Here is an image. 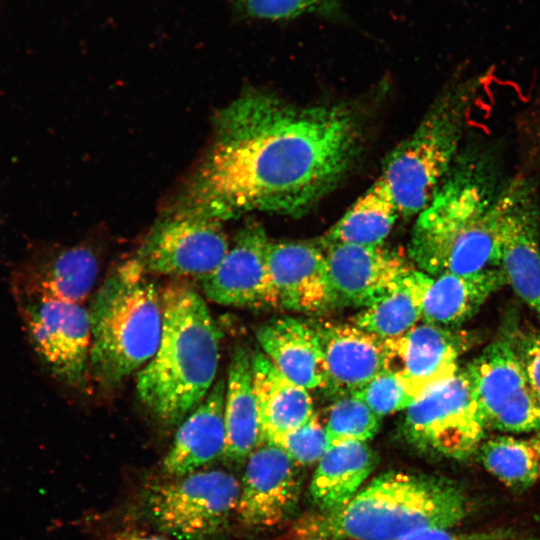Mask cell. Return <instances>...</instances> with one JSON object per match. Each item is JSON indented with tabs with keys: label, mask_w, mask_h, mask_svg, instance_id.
<instances>
[{
	"label": "cell",
	"mask_w": 540,
	"mask_h": 540,
	"mask_svg": "<svg viewBox=\"0 0 540 540\" xmlns=\"http://www.w3.org/2000/svg\"><path fill=\"white\" fill-rule=\"evenodd\" d=\"M358 143L344 107L246 92L215 116L212 141L170 209L220 221L254 210L300 215L339 182Z\"/></svg>",
	"instance_id": "6da1fadb"
},
{
	"label": "cell",
	"mask_w": 540,
	"mask_h": 540,
	"mask_svg": "<svg viewBox=\"0 0 540 540\" xmlns=\"http://www.w3.org/2000/svg\"><path fill=\"white\" fill-rule=\"evenodd\" d=\"M221 331L203 297L175 284L162 293V332L156 353L138 374L136 390L161 423H181L214 385Z\"/></svg>",
	"instance_id": "7a4b0ae2"
},
{
	"label": "cell",
	"mask_w": 540,
	"mask_h": 540,
	"mask_svg": "<svg viewBox=\"0 0 540 540\" xmlns=\"http://www.w3.org/2000/svg\"><path fill=\"white\" fill-rule=\"evenodd\" d=\"M500 189H495L479 161L449 172L414 224L408 247L414 266L433 276L500 268L496 220Z\"/></svg>",
	"instance_id": "3957f363"
},
{
	"label": "cell",
	"mask_w": 540,
	"mask_h": 540,
	"mask_svg": "<svg viewBox=\"0 0 540 540\" xmlns=\"http://www.w3.org/2000/svg\"><path fill=\"white\" fill-rule=\"evenodd\" d=\"M470 502L452 481L390 471L373 479L340 511L310 523V535L326 539L394 540L426 529H452Z\"/></svg>",
	"instance_id": "277c9868"
},
{
	"label": "cell",
	"mask_w": 540,
	"mask_h": 540,
	"mask_svg": "<svg viewBox=\"0 0 540 540\" xmlns=\"http://www.w3.org/2000/svg\"><path fill=\"white\" fill-rule=\"evenodd\" d=\"M136 258L118 266L95 294L89 312L90 373L106 388L121 384L157 351L162 294Z\"/></svg>",
	"instance_id": "5b68a950"
},
{
	"label": "cell",
	"mask_w": 540,
	"mask_h": 540,
	"mask_svg": "<svg viewBox=\"0 0 540 540\" xmlns=\"http://www.w3.org/2000/svg\"><path fill=\"white\" fill-rule=\"evenodd\" d=\"M481 84L482 77L475 76L453 85L388 156L380 178L389 188L399 214L418 215L451 171L471 103Z\"/></svg>",
	"instance_id": "8992f818"
},
{
	"label": "cell",
	"mask_w": 540,
	"mask_h": 540,
	"mask_svg": "<svg viewBox=\"0 0 540 540\" xmlns=\"http://www.w3.org/2000/svg\"><path fill=\"white\" fill-rule=\"evenodd\" d=\"M403 420L413 447L459 461L476 454L487 430L465 367L419 395Z\"/></svg>",
	"instance_id": "52a82bcc"
},
{
	"label": "cell",
	"mask_w": 540,
	"mask_h": 540,
	"mask_svg": "<svg viewBox=\"0 0 540 540\" xmlns=\"http://www.w3.org/2000/svg\"><path fill=\"white\" fill-rule=\"evenodd\" d=\"M241 483L224 470H199L157 484L147 508L156 526L178 540H207L235 513Z\"/></svg>",
	"instance_id": "ba28073f"
},
{
	"label": "cell",
	"mask_w": 540,
	"mask_h": 540,
	"mask_svg": "<svg viewBox=\"0 0 540 540\" xmlns=\"http://www.w3.org/2000/svg\"><path fill=\"white\" fill-rule=\"evenodd\" d=\"M464 367L487 429L514 434L540 430V400L521 362L515 334L498 337Z\"/></svg>",
	"instance_id": "9c48e42d"
},
{
	"label": "cell",
	"mask_w": 540,
	"mask_h": 540,
	"mask_svg": "<svg viewBox=\"0 0 540 540\" xmlns=\"http://www.w3.org/2000/svg\"><path fill=\"white\" fill-rule=\"evenodd\" d=\"M30 342L52 374L85 388L90 374L89 312L80 304L14 293Z\"/></svg>",
	"instance_id": "30bf717a"
},
{
	"label": "cell",
	"mask_w": 540,
	"mask_h": 540,
	"mask_svg": "<svg viewBox=\"0 0 540 540\" xmlns=\"http://www.w3.org/2000/svg\"><path fill=\"white\" fill-rule=\"evenodd\" d=\"M229 247L222 221L169 209L135 258L147 274L202 278L219 265Z\"/></svg>",
	"instance_id": "8fae6325"
},
{
	"label": "cell",
	"mask_w": 540,
	"mask_h": 540,
	"mask_svg": "<svg viewBox=\"0 0 540 540\" xmlns=\"http://www.w3.org/2000/svg\"><path fill=\"white\" fill-rule=\"evenodd\" d=\"M500 268L518 297L540 315V210L522 177L501 187L496 203Z\"/></svg>",
	"instance_id": "7c38bea8"
},
{
	"label": "cell",
	"mask_w": 540,
	"mask_h": 540,
	"mask_svg": "<svg viewBox=\"0 0 540 540\" xmlns=\"http://www.w3.org/2000/svg\"><path fill=\"white\" fill-rule=\"evenodd\" d=\"M478 341L473 332L419 322L405 334L386 339V369L395 373L416 399L453 375L459 358Z\"/></svg>",
	"instance_id": "4fadbf2b"
},
{
	"label": "cell",
	"mask_w": 540,
	"mask_h": 540,
	"mask_svg": "<svg viewBox=\"0 0 540 540\" xmlns=\"http://www.w3.org/2000/svg\"><path fill=\"white\" fill-rule=\"evenodd\" d=\"M298 464L276 444L260 443L247 458L236 515L252 528H269L288 519L300 496Z\"/></svg>",
	"instance_id": "5bb4252c"
},
{
	"label": "cell",
	"mask_w": 540,
	"mask_h": 540,
	"mask_svg": "<svg viewBox=\"0 0 540 540\" xmlns=\"http://www.w3.org/2000/svg\"><path fill=\"white\" fill-rule=\"evenodd\" d=\"M269 243L258 223L243 226L219 265L200 278L204 295L223 306L277 308L276 293L267 269Z\"/></svg>",
	"instance_id": "9a60e30c"
},
{
	"label": "cell",
	"mask_w": 540,
	"mask_h": 540,
	"mask_svg": "<svg viewBox=\"0 0 540 540\" xmlns=\"http://www.w3.org/2000/svg\"><path fill=\"white\" fill-rule=\"evenodd\" d=\"M322 246L337 306L366 307L416 268L402 252L383 245Z\"/></svg>",
	"instance_id": "2e32d148"
},
{
	"label": "cell",
	"mask_w": 540,
	"mask_h": 540,
	"mask_svg": "<svg viewBox=\"0 0 540 540\" xmlns=\"http://www.w3.org/2000/svg\"><path fill=\"white\" fill-rule=\"evenodd\" d=\"M267 269L278 307L315 314L337 306L321 243L270 241Z\"/></svg>",
	"instance_id": "e0dca14e"
},
{
	"label": "cell",
	"mask_w": 540,
	"mask_h": 540,
	"mask_svg": "<svg viewBox=\"0 0 540 540\" xmlns=\"http://www.w3.org/2000/svg\"><path fill=\"white\" fill-rule=\"evenodd\" d=\"M99 272L98 259L84 245L35 253L14 272L13 292L80 304Z\"/></svg>",
	"instance_id": "ac0fdd59"
},
{
	"label": "cell",
	"mask_w": 540,
	"mask_h": 540,
	"mask_svg": "<svg viewBox=\"0 0 540 540\" xmlns=\"http://www.w3.org/2000/svg\"><path fill=\"white\" fill-rule=\"evenodd\" d=\"M323 350L327 388L356 393L386 369L385 342L354 324L315 323Z\"/></svg>",
	"instance_id": "d6986e66"
},
{
	"label": "cell",
	"mask_w": 540,
	"mask_h": 540,
	"mask_svg": "<svg viewBox=\"0 0 540 540\" xmlns=\"http://www.w3.org/2000/svg\"><path fill=\"white\" fill-rule=\"evenodd\" d=\"M262 353L289 380L307 390L327 388L328 374L315 323L274 319L256 333Z\"/></svg>",
	"instance_id": "ffe728a7"
},
{
	"label": "cell",
	"mask_w": 540,
	"mask_h": 540,
	"mask_svg": "<svg viewBox=\"0 0 540 540\" xmlns=\"http://www.w3.org/2000/svg\"><path fill=\"white\" fill-rule=\"evenodd\" d=\"M226 383H214L204 400L181 422L163 460V470L174 477L197 471L223 456Z\"/></svg>",
	"instance_id": "44dd1931"
},
{
	"label": "cell",
	"mask_w": 540,
	"mask_h": 540,
	"mask_svg": "<svg viewBox=\"0 0 540 540\" xmlns=\"http://www.w3.org/2000/svg\"><path fill=\"white\" fill-rule=\"evenodd\" d=\"M505 284L507 280L501 268L467 275L433 276L423 272L421 321L458 327L476 314L487 299Z\"/></svg>",
	"instance_id": "7402d4cb"
},
{
	"label": "cell",
	"mask_w": 540,
	"mask_h": 540,
	"mask_svg": "<svg viewBox=\"0 0 540 540\" xmlns=\"http://www.w3.org/2000/svg\"><path fill=\"white\" fill-rule=\"evenodd\" d=\"M252 367L259 444L274 441L314 415L309 390L285 377L262 352L252 355Z\"/></svg>",
	"instance_id": "603a6c76"
},
{
	"label": "cell",
	"mask_w": 540,
	"mask_h": 540,
	"mask_svg": "<svg viewBox=\"0 0 540 540\" xmlns=\"http://www.w3.org/2000/svg\"><path fill=\"white\" fill-rule=\"evenodd\" d=\"M379 462L366 442L331 445L317 462L310 484L314 504L325 515L342 510L357 494Z\"/></svg>",
	"instance_id": "cb8c5ba5"
},
{
	"label": "cell",
	"mask_w": 540,
	"mask_h": 540,
	"mask_svg": "<svg viewBox=\"0 0 540 540\" xmlns=\"http://www.w3.org/2000/svg\"><path fill=\"white\" fill-rule=\"evenodd\" d=\"M224 424V459L236 463L247 460L259 444V427L252 355L242 346L234 349L228 367Z\"/></svg>",
	"instance_id": "d4e9b609"
},
{
	"label": "cell",
	"mask_w": 540,
	"mask_h": 540,
	"mask_svg": "<svg viewBox=\"0 0 540 540\" xmlns=\"http://www.w3.org/2000/svg\"><path fill=\"white\" fill-rule=\"evenodd\" d=\"M398 214L389 188L379 178L327 232L321 243L383 245Z\"/></svg>",
	"instance_id": "484cf974"
},
{
	"label": "cell",
	"mask_w": 540,
	"mask_h": 540,
	"mask_svg": "<svg viewBox=\"0 0 540 540\" xmlns=\"http://www.w3.org/2000/svg\"><path fill=\"white\" fill-rule=\"evenodd\" d=\"M422 271L414 268L390 290L359 312L353 324L386 340L399 337L422 320Z\"/></svg>",
	"instance_id": "4316f807"
},
{
	"label": "cell",
	"mask_w": 540,
	"mask_h": 540,
	"mask_svg": "<svg viewBox=\"0 0 540 540\" xmlns=\"http://www.w3.org/2000/svg\"><path fill=\"white\" fill-rule=\"evenodd\" d=\"M476 453L482 466L511 489L524 490L540 478L539 460L529 439L492 437L484 440Z\"/></svg>",
	"instance_id": "83f0119b"
},
{
	"label": "cell",
	"mask_w": 540,
	"mask_h": 540,
	"mask_svg": "<svg viewBox=\"0 0 540 540\" xmlns=\"http://www.w3.org/2000/svg\"><path fill=\"white\" fill-rule=\"evenodd\" d=\"M380 418L355 393L340 395L329 407L325 423L328 447L347 441L366 442L379 430Z\"/></svg>",
	"instance_id": "f1b7e54d"
},
{
	"label": "cell",
	"mask_w": 540,
	"mask_h": 540,
	"mask_svg": "<svg viewBox=\"0 0 540 540\" xmlns=\"http://www.w3.org/2000/svg\"><path fill=\"white\" fill-rule=\"evenodd\" d=\"M242 17L262 21H287L316 16L347 21L341 0H229Z\"/></svg>",
	"instance_id": "f546056e"
},
{
	"label": "cell",
	"mask_w": 540,
	"mask_h": 540,
	"mask_svg": "<svg viewBox=\"0 0 540 540\" xmlns=\"http://www.w3.org/2000/svg\"><path fill=\"white\" fill-rule=\"evenodd\" d=\"M357 394L379 417L406 410L415 400L403 381L385 369Z\"/></svg>",
	"instance_id": "4dcf8cb0"
},
{
	"label": "cell",
	"mask_w": 540,
	"mask_h": 540,
	"mask_svg": "<svg viewBox=\"0 0 540 540\" xmlns=\"http://www.w3.org/2000/svg\"><path fill=\"white\" fill-rule=\"evenodd\" d=\"M270 443L282 448L298 465L318 462L328 448L325 425L316 414L300 427Z\"/></svg>",
	"instance_id": "1f68e13d"
},
{
	"label": "cell",
	"mask_w": 540,
	"mask_h": 540,
	"mask_svg": "<svg viewBox=\"0 0 540 540\" xmlns=\"http://www.w3.org/2000/svg\"><path fill=\"white\" fill-rule=\"evenodd\" d=\"M517 351L531 388L540 400V331L515 334Z\"/></svg>",
	"instance_id": "d6a6232c"
},
{
	"label": "cell",
	"mask_w": 540,
	"mask_h": 540,
	"mask_svg": "<svg viewBox=\"0 0 540 540\" xmlns=\"http://www.w3.org/2000/svg\"><path fill=\"white\" fill-rule=\"evenodd\" d=\"M513 538L508 531H489L475 533H460L452 529L419 530L394 540H509Z\"/></svg>",
	"instance_id": "836d02e7"
},
{
	"label": "cell",
	"mask_w": 540,
	"mask_h": 540,
	"mask_svg": "<svg viewBox=\"0 0 540 540\" xmlns=\"http://www.w3.org/2000/svg\"><path fill=\"white\" fill-rule=\"evenodd\" d=\"M112 540H170L166 537L138 531H125L116 534Z\"/></svg>",
	"instance_id": "e575fe53"
},
{
	"label": "cell",
	"mask_w": 540,
	"mask_h": 540,
	"mask_svg": "<svg viewBox=\"0 0 540 540\" xmlns=\"http://www.w3.org/2000/svg\"><path fill=\"white\" fill-rule=\"evenodd\" d=\"M529 440L536 451L540 466V430L535 432Z\"/></svg>",
	"instance_id": "d590c367"
},
{
	"label": "cell",
	"mask_w": 540,
	"mask_h": 540,
	"mask_svg": "<svg viewBox=\"0 0 540 540\" xmlns=\"http://www.w3.org/2000/svg\"><path fill=\"white\" fill-rule=\"evenodd\" d=\"M305 540H328V539L320 537V536H316V535H310V537Z\"/></svg>",
	"instance_id": "8d00e7d4"
}]
</instances>
